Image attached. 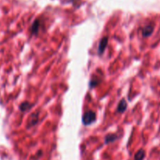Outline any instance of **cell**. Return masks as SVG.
I'll return each mask as SVG.
<instances>
[{"instance_id":"6","label":"cell","mask_w":160,"mask_h":160,"mask_svg":"<svg viewBox=\"0 0 160 160\" xmlns=\"http://www.w3.org/2000/svg\"><path fill=\"white\" fill-rule=\"evenodd\" d=\"M117 138L118 137L116 136L115 134H109L108 135L107 137H106L105 138V143H110V142H113V141H115V140L117 139Z\"/></svg>"},{"instance_id":"2","label":"cell","mask_w":160,"mask_h":160,"mask_svg":"<svg viewBox=\"0 0 160 160\" xmlns=\"http://www.w3.org/2000/svg\"><path fill=\"white\" fill-rule=\"evenodd\" d=\"M108 38L107 37H104V38L100 41L99 47H98V53H99L100 54H101V53L104 52L106 46L108 45Z\"/></svg>"},{"instance_id":"7","label":"cell","mask_w":160,"mask_h":160,"mask_svg":"<svg viewBox=\"0 0 160 160\" xmlns=\"http://www.w3.org/2000/svg\"><path fill=\"white\" fill-rule=\"evenodd\" d=\"M144 155H145V153L143 150L138 151L136 155H135V160H142L144 158Z\"/></svg>"},{"instance_id":"5","label":"cell","mask_w":160,"mask_h":160,"mask_svg":"<svg viewBox=\"0 0 160 160\" xmlns=\"http://www.w3.org/2000/svg\"><path fill=\"white\" fill-rule=\"evenodd\" d=\"M39 25H40V22L38 20H35L34 21L33 24L32 26V28H31V31H32V34H35L38 32V28H39Z\"/></svg>"},{"instance_id":"9","label":"cell","mask_w":160,"mask_h":160,"mask_svg":"<svg viewBox=\"0 0 160 160\" xmlns=\"http://www.w3.org/2000/svg\"><path fill=\"white\" fill-rule=\"evenodd\" d=\"M31 108L30 106V104H29L28 102H24V103H22V104H21V106H20V109H21L22 112H25V111L28 110L29 108Z\"/></svg>"},{"instance_id":"1","label":"cell","mask_w":160,"mask_h":160,"mask_svg":"<svg viewBox=\"0 0 160 160\" xmlns=\"http://www.w3.org/2000/svg\"><path fill=\"white\" fill-rule=\"evenodd\" d=\"M96 120V113L92 111L86 112L82 116V122L84 125H90L92 122H93Z\"/></svg>"},{"instance_id":"4","label":"cell","mask_w":160,"mask_h":160,"mask_svg":"<svg viewBox=\"0 0 160 160\" xmlns=\"http://www.w3.org/2000/svg\"><path fill=\"white\" fill-rule=\"evenodd\" d=\"M127 102H126V101L124 99L121 100L120 101V102L118 103V112H123L124 111L127 109Z\"/></svg>"},{"instance_id":"8","label":"cell","mask_w":160,"mask_h":160,"mask_svg":"<svg viewBox=\"0 0 160 160\" xmlns=\"http://www.w3.org/2000/svg\"><path fill=\"white\" fill-rule=\"evenodd\" d=\"M37 121H38V115H36V114H32V116H31V120L29 121V125L30 124L31 126L35 125L37 122Z\"/></svg>"},{"instance_id":"3","label":"cell","mask_w":160,"mask_h":160,"mask_svg":"<svg viewBox=\"0 0 160 160\" xmlns=\"http://www.w3.org/2000/svg\"><path fill=\"white\" fill-rule=\"evenodd\" d=\"M153 29H154V26L153 25H147L143 29L142 34L144 36H148L150 35L153 32Z\"/></svg>"}]
</instances>
